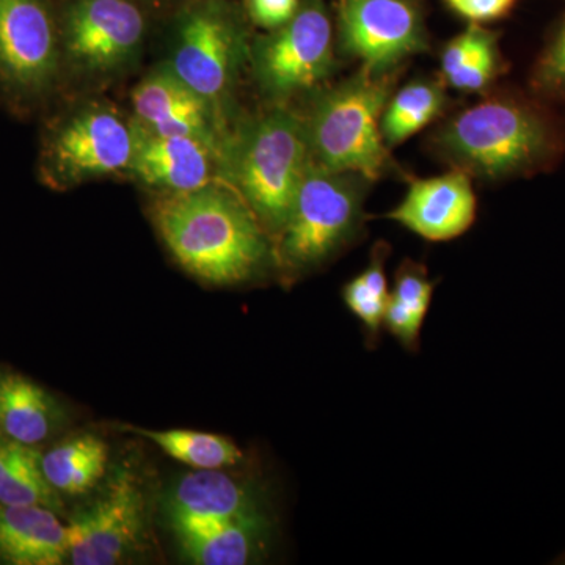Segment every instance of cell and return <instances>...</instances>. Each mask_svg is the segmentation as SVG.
Returning <instances> with one entry per match:
<instances>
[{
    "label": "cell",
    "mask_w": 565,
    "mask_h": 565,
    "mask_svg": "<svg viewBox=\"0 0 565 565\" xmlns=\"http://www.w3.org/2000/svg\"><path fill=\"white\" fill-rule=\"evenodd\" d=\"M151 215L182 269L211 285L252 280L273 258L269 233L243 196L225 185L166 193Z\"/></svg>",
    "instance_id": "6da1fadb"
},
{
    "label": "cell",
    "mask_w": 565,
    "mask_h": 565,
    "mask_svg": "<svg viewBox=\"0 0 565 565\" xmlns=\"http://www.w3.org/2000/svg\"><path fill=\"white\" fill-rule=\"evenodd\" d=\"M311 163L305 121L286 109L267 111L228 141L225 166L233 189L269 234L280 236Z\"/></svg>",
    "instance_id": "7a4b0ae2"
},
{
    "label": "cell",
    "mask_w": 565,
    "mask_h": 565,
    "mask_svg": "<svg viewBox=\"0 0 565 565\" xmlns=\"http://www.w3.org/2000/svg\"><path fill=\"white\" fill-rule=\"evenodd\" d=\"M388 77L362 70L319 96L305 120L311 161L330 172L379 180L392 169L381 120Z\"/></svg>",
    "instance_id": "3957f363"
},
{
    "label": "cell",
    "mask_w": 565,
    "mask_h": 565,
    "mask_svg": "<svg viewBox=\"0 0 565 565\" xmlns=\"http://www.w3.org/2000/svg\"><path fill=\"white\" fill-rule=\"evenodd\" d=\"M364 181L360 174L330 172L311 161L278 236L282 269L308 273L353 244L363 226Z\"/></svg>",
    "instance_id": "277c9868"
},
{
    "label": "cell",
    "mask_w": 565,
    "mask_h": 565,
    "mask_svg": "<svg viewBox=\"0 0 565 565\" xmlns=\"http://www.w3.org/2000/svg\"><path fill=\"white\" fill-rule=\"evenodd\" d=\"M435 145L463 172L494 180L541 161L550 147V134L545 122L525 106L489 99L446 122Z\"/></svg>",
    "instance_id": "5b68a950"
},
{
    "label": "cell",
    "mask_w": 565,
    "mask_h": 565,
    "mask_svg": "<svg viewBox=\"0 0 565 565\" xmlns=\"http://www.w3.org/2000/svg\"><path fill=\"white\" fill-rule=\"evenodd\" d=\"M174 29L167 66L217 109L250 57L239 13L225 0H193L181 11Z\"/></svg>",
    "instance_id": "8992f818"
},
{
    "label": "cell",
    "mask_w": 565,
    "mask_h": 565,
    "mask_svg": "<svg viewBox=\"0 0 565 565\" xmlns=\"http://www.w3.org/2000/svg\"><path fill=\"white\" fill-rule=\"evenodd\" d=\"M250 61L256 82L270 98H289L318 87L334 68L326 2L300 0L291 21L255 41Z\"/></svg>",
    "instance_id": "52a82bcc"
},
{
    "label": "cell",
    "mask_w": 565,
    "mask_h": 565,
    "mask_svg": "<svg viewBox=\"0 0 565 565\" xmlns=\"http://www.w3.org/2000/svg\"><path fill=\"white\" fill-rule=\"evenodd\" d=\"M136 125L117 110L85 107L71 115L47 143L46 172L61 188L128 170Z\"/></svg>",
    "instance_id": "ba28073f"
},
{
    "label": "cell",
    "mask_w": 565,
    "mask_h": 565,
    "mask_svg": "<svg viewBox=\"0 0 565 565\" xmlns=\"http://www.w3.org/2000/svg\"><path fill=\"white\" fill-rule=\"evenodd\" d=\"M338 36L345 54L382 76L427 50L422 11L412 0H340Z\"/></svg>",
    "instance_id": "9c48e42d"
},
{
    "label": "cell",
    "mask_w": 565,
    "mask_h": 565,
    "mask_svg": "<svg viewBox=\"0 0 565 565\" xmlns=\"http://www.w3.org/2000/svg\"><path fill=\"white\" fill-rule=\"evenodd\" d=\"M74 565H114L136 552L145 534V498L136 476L122 470L106 492L66 525Z\"/></svg>",
    "instance_id": "30bf717a"
},
{
    "label": "cell",
    "mask_w": 565,
    "mask_h": 565,
    "mask_svg": "<svg viewBox=\"0 0 565 565\" xmlns=\"http://www.w3.org/2000/svg\"><path fill=\"white\" fill-rule=\"evenodd\" d=\"M145 28L132 0H73L63 28L66 57L84 73H114L136 57Z\"/></svg>",
    "instance_id": "8fae6325"
},
{
    "label": "cell",
    "mask_w": 565,
    "mask_h": 565,
    "mask_svg": "<svg viewBox=\"0 0 565 565\" xmlns=\"http://www.w3.org/2000/svg\"><path fill=\"white\" fill-rule=\"evenodd\" d=\"M54 22L43 0H0V76L11 87L36 93L57 71Z\"/></svg>",
    "instance_id": "7c38bea8"
},
{
    "label": "cell",
    "mask_w": 565,
    "mask_h": 565,
    "mask_svg": "<svg viewBox=\"0 0 565 565\" xmlns=\"http://www.w3.org/2000/svg\"><path fill=\"white\" fill-rule=\"evenodd\" d=\"M476 212L478 199L470 174L456 169L412 181L403 202L386 217L430 243H446L471 228Z\"/></svg>",
    "instance_id": "4fadbf2b"
},
{
    "label": "cell",
    "mask_w": 565,
    "mask_h": 565,
    "mask_svg": "<svg viewBox=\"0 0 565 565\" xmlns=\"http://www.w3.org/2000/svg\"><path fill=\"white\" fill-rule=\"evenodd\" d=\"M132 107L141 128L159 136H191L210 143L218 156L217 118L206 99L192 90L169 66L152 71L134 88Z\"/></svg>",
    "instance_id": "5bb4252c"
},
{
    "label": "cell",
    "mask_w": 565,
    "mask_h": 565,
    "mask_svg": "<svg viewBox=\"0 0 565 565\" xmlns=\"http://www.w3.org/2000/svg\"><path fill=\"white\" fill-rule=\"evenodd\" d=\"M136 125V147L128 172L147 188L188 192L211 184L218 152L191 136H159Z\"/></svg>",
    "instance_id": "9a60e30c"
},
{
    "label": "cell",
    "mask_w": 565,
    "mask_h": 565,
    "mask_svg": "<svg viewBox=\"0 0 565 565\" xmlns=\"http://www.w3.org/2000/svg\"><path fill=\"white\" fill-rule=\"evenodd\" d=\"M167 512L170 522L267 519L252 490L217 470L182 476L169 494Z\"/></svg>",
    "instance_id": "2e32d148"
},
{
    "label": "cell",
    "mask_w": 565,
    "mask_h": 565,
    "mask_svg": "<svg viewBox=\"0 0 565 565\" xmlns=\"http://www.w3.org/2000/svg\"><path fill=\"white\" fill-rule=\"evenodd\" d=\"M68 559V533L54 511L0 503V563L61 565Z\"/></svg>",
    "instance_id": "e0dca14e"
},
{
    "label": "cell",
    "mask_w": 565,
    "mask_h": 565,
    "mask_svg": "<svg viewBox=\"0 0 565 565\" xmlns=\"http://www.w3.org/2000/svg\"><path fill=\"white\" fill-rule=\"evenodd\" d=\"M182 555L199 565H244L262 555L267 519L234 522H170Z\"/></svg>",
    "instance_id": "ac0fdd59"
},
{
    "label": "cell",
    "mask_w": 565,
    "mask_h": 565,
    "mask_svg": "<svg viewBox=\"0 0 565 565\" xmlns=\"http://www.w3.org/2000/svg\"><path fill=\"white\" fill-rule=\"evenodd\" d=\"M57 401L43 386L13 371H0V429L10 440L35 446L61 423Z\"/></svg>",
    "instance_id": "d6986e66"
},
{
    "label": "cell",
    "mask_w": 565,
    "mask_h": 565,
    "mask_svg": "<svg viewBox=\"0 0 565 565\" xmlns=\"http://www.w3.org/2000/svg\"><path fill=\"white\" fill-rule=\"evenodd\" d=\"M437 281L429 280L423 264L405 259L394 275L384 329L405 351L418 352L423 323L429 313Z\"/></svg>",
    "instance_id": "ffe728a7"
},
{
    "label": "cell",
    "mask_w": 565,
    "mask_h": 565,
    "mask_svg": "<svg viewBox=\"0 0 565 565\" xmlns=\"http://www.w3.org/2000/svg\"><path fill=\"white\" fill-rule=\"evenodd\" d=\"M109 449L95 435L71 438L41 456V467L58 493L90 492L106 473Z\"/></svg>",
    "instance_id": "44dd1931"
},
{
    "label": "cell",
    "mask_w": 565,
    "mask_h": 565,
    "mask_svg": "<svg viewBox=\"0 0 565 565\" xmlns=\"http://www.w3.org/2000/svg\"><path fill=\"white\" fill-rule=\"evenodd\" d=\"M444 87L434 81H414L386 103L381 131L386 147H396L422 131L444 110Z\"/></svg>",
    "instance_id": "7402d4cb"
},
{
    "label": "cell",
    "mask_w": 565,
    "mask_h": 565,
    "mask_svg": "<svg viewBox=\"0 0 565 565\" xmlns=\"http://www.w3.org/2000/svg\"><path fill=\"white\" fill-rule=\"evenodd\" d=\"M390 247L385 243L375 244L370 264L362 274L345 282L343 300L363 327L367 348H375L381 341L390 289L386 280L385 262Z\"/></svg>",
    "instance_id": "603a6c76"
},
{
    "label": "cell",
    "mask_w": 565,
    "mask_h": 565,
    "mask_svg": "<svg viewBox=\"0 0 565 565\" xmlns=\"http://www.w3.org/2000/svg\"><path fill=\"white\" fill-rule=\"evenodd\" d=\"M132 434H139L159 446L178 462L189 465L195 470H221L233 467L243 460V452L230 438L196 430H152L141 427H128Z\"/></svg>",
    "instance_id": "cb8c5ba5"
},
{
    "label": "cell",
    "mask_w": 565,
    "mask_h": 565,
    "mask_svg": "<svg viewBox=\"0 0 565 565\" xmlns=\"http://www.w3.org/2000/svg\"><path fill=\"white\" fill-rule=\"evenodd\" d=\"M0 503L41 505L51 511L61 508L58 492L47 481L36 449L0 484Z\"/></svg>",
    "instance_id": "d4e9b609"
},
{
    "label": "cell",
    "mask_w": 565,
    "mask_h": 565,
    "mask_svg": "<svg viewBox=\"0 0 565 565\" xmlns=\"http://www.w3.org/2000/svg\"><path fill=\"white\" fill-rule=\"evenodd\" d=\"M498 70V46L497 36L490 31L482 33V39L471 55L470 61L465 63L463 68L456 74L449 85L460 92H482L489 87Z\"/></svg>",
    "instance_id": "484cf974"
},
{
    "label": "cell",
    "mask_w": 565,
    "mask_h": 565,
    "mask_svg": "<svg viewBox=\"0 0 565 565\" xmlns=\"http://www.w3.org/2000/svg\"><path fill=\"white\" fill-rule=\"evenodd\" d=\"M534 84L548 95L565 96V20L535 66Z\"/></svg>",
    "instance_id": "4316f807"
},
{
    "label": "cell",
    "mask_w": 565,
    "mask_h": 565,
    "mask_svg": "<svg viewBox=\"0 0 565 565\" xmlns=\"http://www.w3.org/2000/svg\"><path fill=\"white\" fill-rule=\"evenodd\" d=\"M300 0H245V10L253 24L273 32L292 20Z\"/></svg>",
    "instance_id": "83f0119b"
},
{
    "label": "cell",
    "mask_w": 565,
    "mask_h": 565,
    "mask_svg": "<svg viewBox=\"0 0 565 565\" xmlns=\"http://www.w3.org/2000/svg\"><path fill=\"white\" fill-rule=\"evenodd\" d=\"M484 31L486 29H482L481 25H470L467 31L459 33L446 44L444 54H441V71H444L446 81H451L463 68L465 63L470 61Z\"/></svg>",
    "instance_id": "f1b7e54d"
},
{
    "label": "cell",
    "mask_w": 565,
    "mask_h": 565,
    "mask_svg": "<svg viewBox=\"0 0 565 565\" xmlns=\"http://www.w3.org/2000/svg\"><path fill=\"white\" fill-rule=\"evenodd\" d=\"M515 2L516 0H445L449 9L473 24L500 20L512 10Z\"/></svg>",
    "instance_id": "f546056e"
},
{
    "label": "cell",
    "mask_w": 565,
    "mask_h": 565,
    "mask_svg": "<svg viewBox=\"0 0 565 565\" xmlns=\"http://www.w3.org/2000/svg\"><path fill=\"white\" fill-rule=\"evenodd\" d=\"M33 451H35V448L31 445L20 444V441L14 440L0 441V484H2Z\"/></svg>",
    "instance_id": "4dcf8cb0"
},
{
    "label": "cell",
    "mask_w": 565,
    "mask_h": 565,
    "mask_svg": "<svg viewBox=\"0 0 565 565\" xmlns=\"http://www.w3.org/2000/svg\"><path fill=\"white\" fill-rule=\"evenodd\" d=\"M0 438H2V429H0ZM0 441H2V440H0Z\"/></svg>",
    "instance_id": "1f68e13d"
},
{
    "label": "cell",
    "mask_w": 565,
    "mask_h": 565,
    "mask_svg": "<svg viewBox=\"0 0 565 565\" xmlns=\"http://www.w3.org/2000/svg\"><path fill=\"white\" fill-rule=\"evenodd\" d=\"M564 559H565V555H564ZM564 563H565V561H564Z\"/></svg>",
    "instance_id": "d6a6232c"
}]
</instances>
